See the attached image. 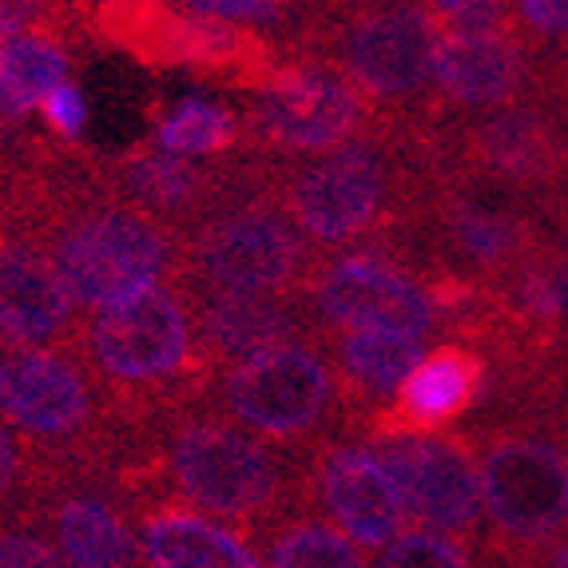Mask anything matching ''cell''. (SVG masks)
<instances>
[{"instance_id": "obj_8", "label": "cell", "mask_w": 568, "mask_h": 568, "mask_svg": "<svg viewBox=\"0 0 568 568\" xmlns=\"http://www.w3.org/2000/svg\"><path fill=\"white\" fill-rule=\"evenodd\" d=\"M0 422L48 465L108 474L123 426L72 346L0 351Z\"/></svg>"}, {"instance_id": "obj_21", "label": "cell", "mask_w": 568, "mask_h": 568, "mask_svg": "<svg viewBox=\"0 0 568 568\" xmlns=\"http://www.w3.org/2000/svg\"><path fill=\"white\" fill-rule=\"evenodd\" d=\"M140 529L148 568H266L263 552L246 532L195 513L171 497L128 505Z\"/></svg>"}, {"instance_id": "obj_36", "label": "cell", "mask_w": 568, "mask_h": 568, "mask_svg": "<svg viewBox=\"0 0 568 568\" xmlns=\"http://www.w3.org/2000/svg\"><path fill=\"white\" fill-rule=\"evenodd\" d=\"M560 64H568V60H560Z\"/></svg>"}, {"instance_id": "obj_35", "label": "cell", "mask_w": 568, "mask_h": 568, "mask_svg": "<svg viewBox=\"0 0 568 568\" xmlns=\"http://www.w3.org/2000/svg\"><path fill=\"white\" fill-rule=\"evenodd\" d=\"M557 434H560V442H565V446H568V409H565V417H560V422H557Z\"/></svg>"}, {"instance_id": "obj_19", "label": "cell", "mask_w": 568, "mask_h": 568, "mask_svg": "<svg viewBox=\"0 0 568 568\" xmlns=\"http://www.w3.org/2000/svg\"><path fill=\"white\" fill-rule=\"evenodd\" d=\"M80 318L52 258L32 239L0 231V346H68Z\"/></svg>"}, {"instance_id": "obj_12", "label": "cell", "mask_w": 568, "mask_h": 568, "mask_svg": "<svg viewBox=\"0 0 568 568\" xmlns=\"http://www.w3.org/2000/svg\"><path fill=\"white\" fill-rule=\"evenodd\" d=\"M303 298L318 318L323 334L331 331H374L398 338L429 342L446 334V318L434 298V286L414 266L389 255L386 246H354L338 255H323Z\"/></svg>"}, {"instance_id": "obj_33", "label": "cell", "mask_w": 568, "mask_h": 568, "mask_svg": "<svg viewBox=\"0 0 568 568\" xmlns=\"http://www.w3.org/2000/svg\"><path fill=\"white\" fill-rule=\"evenodd\" d=\"M549 278H552V298H557V318L568 334V246H557V251H552Z\"/></svg>"}, {"instance_id": "obj_1", "label": "cell", "mask_w": 568, "mask_h": 568, "mask_svg": "<svg viewBox=\"0 0 568 568\" xmlns=\"http://www.w3.org/2000/svg\"><path fill=\"white\" fill-rule=\"evenodd\" d=\"M434 163L414 123L374 120L369 132L314 160H275L271 191L323 255L389 243L414 219Z\"/></svg>"}, {"instance_id": "obj_31", "label": "cell", "mask_w": 568, "mask_h": 568, "mask_svg": "<svg viewBox=\"0 0 568 568\" xmlns=\"http://www.w3.org/2000/svg\"><path fill=\"white\" fill-rule=\"evenodd\" d=\"M37 112L57 140L77 143L80 132H84V123H88V100H84V92H80L77 80H64V84H57L44 100H40Z\"/></svg>"}, {"instance_id": "obj_28", "label": "cell", "mask_w": 568, "mask_h": 568, "mask_svg": "<svg viewBox=\"0 0 568 568\" xmlns=\"http://www.w3.org/2000/svg\"><path fill=\"white\" fill-rule=\"evenodd\" d=\"M513 12L540 68L568 60V0H513Z\"/></svg>"}, {"instance_id": "obj_20", "label": "cell", "mask_w": 568, "mask_h": 568, "mask_svg": "<svg viewBox=\"0 0 568 568\" xmlns=\"http://www.w3.org/2000/svg\"><path fill=\"white\" fill-rule=\"evenodd\" d=\"M485 389V358L465 342H442L417 362L414 374L402 382L389 409L369 417L358 437L386 434H442L446 426L474 414Z\"/></svg>"}, {"instance_id": "obj_22", "label": "cell", "mask_w": 568, "mask_h": 568, "mask_svg": "<svg viewBox=\"0 0 568 568\" xmlns=\"http://www.w3.org/2000/svg\"><path fill=\"white\" fill-rule=\"evenodd\" d=\"M323 342L338 374L342 398H346V437H358L369 417L394 406L402 382L429 351L417 338L374 331H331Z\"/></svg>"}, {"instance_id": "obj_11", "label": "cell", "mask_w": 568, "mask_h": 568, "mask_svg": "<svg viewBox=\"0 0 568 568\" xmlns=\"http://www.w3.org/2000/svg\"><path fill=\"white\" fill-rule=\"evenodd\" d=\"M374 108L334 68L286 57L258 92L243 95V152L291 163L326 155L374 128Z\"/></svg>"}, {"instance_id": "obj_25", "label": "cell", "mask_w": 568, "mask_h": 568, "mask_svg": "<svg viewBox=\"0 0 568 568\" xmlns=\"http://www.w3.org/2000/svg\"><path fill=\"white\" fill-rule=\"evenodd\" d=\"M152 143L168 155L219 160L243 148V115L211 95H183L155 115Z\"/></svg>"}, {"instance_id": "obj_13", "label": "cell", "mask_w": 568, "mask_h": 568, "mask_svg": "<svg viewBox=\"0 0 568 568\" xmlns=\"http://www.w3.org/2000/svg\"><path fill=\"white\" fill-rule=\"evenodd\" d=\"M398 481L406 509L422 529L446 532L481 549L485 497L469 437L457 434H386L362 437Z\"/></svg>"}, {"instance_id": "obj_7", "label": "cell", "mask_w": 568, "mask_h": 568, "mask_svg": "<svg viewBox=\"0 0 568 568\" xmlns=\"http://www.w3.org/2000/svg\"><path fill=\"white\" fill-rule=\"evenodd\" d=\"M271 175L275 160L258 155V171L243 187L180 231L183 283L243 294H303L323 251L294 227L271 191Z\"/></svg>"}, {"instance_id": "obj_26", "label": "cell", "mask_w": 568, "mask_h": 568, "mask_svg": "<svg viewBox=\"0 0 568 568\" xmlns=\"http://www.w3.org/2000/svg\"><path fill=\"white\" fill-rule=\"evenodd\" d=\"M187 12L223 20V24H239V29H255L271 37L278 48L291 40L298 29V20L306 12V0H171Z\"/></svg>"}, {"instance_id": "obj_29", "label": "cell", "mask_w": 568, "mask_h": 568, "mask_svg": "<svg viewBox=\"0 0 568 568\" xmlns=\"http://www.w3.org/2000/svg\"><path fill=\"white\" fill-rule=\"evenodd\" d=\"M0 568H68V560L44 525L29 513L0 525Z\"/></svg>"}, {"instance_id": "obj_24", "label": "cell", "mask_w": 568, "mask_h": 568, "mask_svg": "<svg viewBox=\"0 0 568 568\" xmlns=\"http://www.w3.org/2000/svg\"><path fill=\"white\" fill-rule=\"evenodd\" d=\"M251 540L263 552L266 568H369L358 545L311 505L291 509Z\"/></svg>"}, {"instance_id": "obj_17", "label": "cell", "mask_w": 568, "mask_h": 568, "mask_svg": "<svg viewBox=\"0 0 568 568\" xmlns=\"http://www.w3.org/2000/svg\"><path fill=\"white\" fill-rule=\"evenodd\" d=\"M540 84V60L517 32L446 29L434 52V112L477 115L525 100Z\"/></svg>"}, {"instance_id": "obj_32", "label": "cell", "mask_w": 568, "mask_h": 568, "mask_svg": "<svg viewBox=\"0 0 568 568\" xmlns=\"http://www.w3.org/2000/svg\"><path fill=\"white\" fill-rule=\"evenodd\" d=\"M537 211H540V219H545V227L552 231V239H557L560 246H568V175L537 203Z\"/></svg>"}, {"instance_id": "obj_23", "label": "cell", "mask_w": 568, "mask_h": 568, "mask_svg": "<svg viewBox=\"0 0 568 568\" xmlns=\"http://www.w3.org/2000/svg\"><path fill=\"white\" fill-rule=\"evenodd\" d=\"M72 48L52 37H17L0 44V128H24L48 92L72 80Z\"/></svg>"}, {"instance_id": "obj_2", "label": "cell", "mask_w": 568, "mask_h": 568, "mask_svg": "<svg viewBox=\"0 0 568 568\" xmlns=\"http://www.w3.org/2000/svg\"><path fill=\"white\" fill-rule=\"evenodd\" d=\"M68 346L104 389L123 429H152L163 417L207 402L215 378L180 275L128 303L84 314Z\"/></svg>"}, {"instance_id": "obj_5", "label": "cell", "mask_w": 568, "mask_h": 568, "mask_svg": "<svg viewBox=\"0 0 568 568\" xmlns=\"http://www.w3.org/2000/svg\"><path fill=\"white\" fill-rule=\"evenodd\" d=\"M469 437L485 497V568H532L565 545L568 446L540 422H474Z\"/></svg>"}, {"instance_id": "obj_14", "label": "cell", "mask_w": 568, "mask_h": 568, "mask_svg": "<svg viewBox=\"0 0 568 568\" xmlns=\"http://www.w3.org/2000/svg\"><path fill=\"white\" fill-rule=\"evenodd\" d=\"M306 501L358 549L374 552L394 545L409 521L398 481L362 437H326L306 449Z\"/></svg>"}, {"instance_id": "obj_34", "label": "cell", "mask_w": 568, "mask_h": 568, "mask_svg": "<svg viewBox=\"0 0 568 568\" xmlns=\"http://www.w3.org/2000/svg\"><path fill=\"white\" fill-rule=\"evenodd\" d=\"M552 568H568V545H560V549L557 552H552Z\"/></svg>"}, {"instance_id": "obj_10", "label": "cell", "mask_w": 568, "mask_h": 568, "mask_svg": "<svg viewBox=\"0 0 568 568\" xmlns=\"http://www.w3.org/2000/svg\"><path fill=\"white\" fill-rule=\"evenodd\" d=\"M207 402L243 429L298 454L326 437H346V398L326 342H286L215 369Z\"/></svg>"}, {"instance_id": "obj_9", "label": "cell", "mask_w": 568, "mask_h": 568, "mask_svg": "<svg viewBox=\"0 0 568 568\" xmlns=\"http://www.w3.org/2000/svg\"><path fill=\"white\" fill-rule=\"evenodd\" d=\"M88 40L155 72H191L231 92H258L283 64V48L255 29L187 12L171 0H95Z\"/></svg>"}, {"instance_id": "obj_30", "label": "cell", "mask_w": 568, "mask_h": 568, "mask_svg": "<svg viewBox=\"0 0 568 568\" xmlns=\"http://www.w3.org/2000/svg\"><path fill=\"white\" fill-rule=\"evenodd\" d=\"M434 12V20L442 29L457 32H517V12L513 0H417Z\"/></svg>"}, {"instance_id": "obj_6", "label": "cell", "mask_w": 568, "mask_h": 568, "mask_svg": "<svg viewBox=\"0 0 568 568\" xmlns=\"http://www.w3.org/2000/svg\"><path fill=\"white\" fill-rule=\"evenodd\" d=\"M32 243L52 258L80 314L128 303L175 278L183 263L180 231L120 200L112 183L64 203Z\"/></svg>"}, {"instance_id": "obj_3", "label": "cell", "mask_w": 568, "mask_h": 568, "mask_svg": "<svg viewBox=\"0 0 568 568\" xmlns=\"http://www.w3.org/2000/svg\"><path fill=\"white\" fill-rule=\"evenodd\" d=\"M160 497L255 537L306 501V454L251 434L211 402L152 426Z\"/></svg>"}, {"instance_id": "obj_4", "label": "cell", "mask_w": 568, "mask_h": 568, "mask_svg": "<svg viewBox=\"0 0 568 568\" xmlns=\"http://www.w3.org/2000/svg\"><path fill=\"white\" fill-rule=\"evenodd\" d=\"M442 24L417 0H306L283 57L334 68L374 115L394 123L434 112Z\"/></svg>"}, {"instance_id": "obj_16", "label": "cell", "mask_w": 568, "mask_h": 568, "mask_svg": "<svg viewBox=\"0 0 568 568\" xmlns=\"http://www.w3.org/2000/svg\"><path fill=\"white\" fill-rule=\"evenodd\" d=\"M104 168L120 200L135 203L140 211L168 223L171 231H183L207 215L215 203L227 200L231 191L243 187L258 171V155L239 148L219 160H187V155L160 152L148 140L128 152L104 155Z\"/></svg>"}, {"instance_id": "obj_15", "label": "cell", "mask_w": 568, "mask_h": 568, "mask_svg": "<svg viewBox=\"0 0 568 568\" xmlns=\"http://www.w3.org/2000/svg\"><path fill=\"white\" fill-rule=\"evenodd\" d=\"M32 517L57 540L68 568H143L135 517L104 474L48 469Z\"/></svg>"}, {"instance_id": "obj_37", "label": "cell", "mask_w": 568, "mask_h": 568, "mask_svg": "<svg viewBox=\"0 0 568 568\" xmlns=\"http://www.w3.org/2000/svg\"><path fill=\"white\" fill-rule=\"evenodd\" d=\"M565 501H568V493H565Z\"/></svg>"}, {"instance_id": "obj_18", "label": "cell", "mask_w": 568, "mask_h": 568, "mask_svg": "<svg viewBox=\"0 0 568 568\" xmlns=\"http://www.w3.org/2000/svg\"><path fill=\"white\" fill-rule=\"evenodd\" d=\"M187 291L191 306H195V323H200L203 351H207L215 369L255 358L263 351H275L286 342L326 338L303 294H243L195 283H187Z\"/></svg>"}, {"instance_id": "obj_27", "label": "cell", "mask_w": 568, "mask_h": 568, "mask_svg": "<svg viewBox=\"0 0 568 568\" xmlns=\"http://www.w3.org/2000/svg\"><path fill=\"white\" fill-rule=\"evenodd\" d=\"M44 481V462L0 422V525L29 517Z\"/></svg>"}]
</instances>
